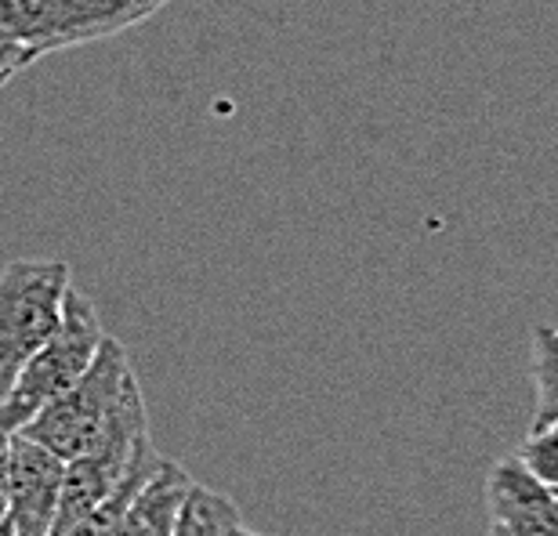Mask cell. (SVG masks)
<instances>
[{
    "label": "cell",
    "mask_w": 558,
    "mask_h": 536,
    "mask_svg": "<svg viewBox=\"0 0 558 536\" xmlns=\"http://www.w3.org/2000/svg\"><path fill=\"white\" fill-rule=\"evenodd\" d=\"M102 338L106 327L98 319L92 297H84L81 290L70 287L59 327L40 344V352L22 366L11 392L0 399V431H22L51 399H59L65 388L81 381L87 366L95 363Z\"/></svg>",
    "instance_id": "6da1fadb"
},
{
    "label": "cell",
    "mask_w": 558,
    "mask_h": 536,
    "mask_svg": "<svg viewBox=\"0 0 558 536\" xmlns=\"http://www.w3.org/2000/svg\"><path fill=\"white\" fill-rule=\"evenodd\" d=\"M131 381H135V366H131L128 349L106 333L95 363L87 366L81 381L51 399L19 435L44 446L62 464L76 461L106 435V424Z\"/></svg>",
    "instance_id": "7a4b0ae2"
},
{
    "label": "cell",
    "mask_w": 558,
    "mask_h": 536,
    "mask_svg": "<svg viewBox=\"0 0 558 536\" xmlns=\"http://www.w3.org/2000/svg\"><path fill=\"white\" fill-rule=\"evenodd\" d=\"M70 287L73 272L59 258H22L0 268V399L59 327Z\"/></svg>",
    "instance_id": "3957f363"
},
{
    "label": "cell",
    "mask_w": 558,
    "mask_h": 536,
    "mask_svg": "<svg viewBox=\"0 0 558 536\" xmlns=\"http://www.w3.org/2000/svg\"><path fill=\"white\" fill-rule=\"evenodd\" d=\"M167 0H0V26L33 62L40 54L117 37Z\"/></svg>",
    "instance_id": "277c9868"
},
{
    "label": "cell",
    "mask_w": 558,
    "mask_h": 536,
    "mask_svg": "<svg viewBox=\"0 0 558 536\" xmlns=\"http://www.w3.org/2000/svg\"><path fill=\"white\" fill-rule=\"evenodd\" d=\"M65 464L26 435H11L8 526L15 536H51Z\"/></svg>",
    "instance_id": "5b68a950"
},
{
    "label": "cell",
    "mask_w": 558,
    "mask_h": 536,
    "mask_svg": "<svg viewBox=\"0 0 558 536\" xmlns=\"http://www.w3.org/2000/svg\"><path fill=\"white\" fill-rule=\"evenodd\" d=\"M489 526L508 536H558V497L533 478L515 453L500 456L483 478Z\"/></svg>",
    "instance_id": "8992f818"
},
{
    "label": "cell",
    "mask_w": 558,
    "mask_h": 536,
    "mask_svg": "<svg viewBox=\"0 0 558 536\" xmlns=\"http://www.w3.org/2000/svg\"><path fill=\"white\" fill-rule=\"evenodd\" d=\"M189 486H193V478H189L185 467L163 456L160 467L145 478V486L128 504L117 536H171Z\"/></svg>",
    "instance_id": "52a82bcc"
},
{
    "label": "cell",
    "mask_w": 558,
    "mask_h": 536,
    "mask_svg": "<svg viewBox=\"0 0 558 536\" xmlns=\"http://www.w3.org/2000/svg\"><path fill=\"white\" fill-rule=\"evenodd\" d=\"M243 515L226 494L193 483L174 519L171 536H240Z\"/></svg>",
    "instance_id": "ba28073f"
},
{
    "label": "cell",
    "mask_w": 558,
    "mask_h": 536,
    "mask_svg": "<svg viewBox=\"0 0 558 536\" xmlns=\"http://www.w3.org/2000/svg\"><path fill=\"white\" fill-rule=\"evenodd\" d=\"M533 428L558 421V333L551 327L533 330Z\"/></svg>",
    "instance_id": "9c48e42d"
},
{
    "label": "cell",
    "mask_w": 558,
    "mask_h": 536,
    "mask_svg": "<svg viewBox=\"0 0 558 536\" xmlns=\"http://www.w3.org/2000/svg\"><path fill=\"white\" fill-rule=\"evenodd\" d=\"M515 456L541 486H548L558 497V421L544 424V428H530Z\"/></svg>",
    "instance_id": "30bf717a"
},
{
    "label": "cell",
    "mask_w": 558,
    "mask_h": 536,
    "mask_svg": "<svg viewBox=\"0 0 558 536\" xmlns=\"http://www.w3.org/2000/svg\"><path fill=\"white\" fill-rule=\"evenodd\" d=\"M160 461H163V456H160ZM156 467H160V464H156ZM156 467H149V472L131 475L128 483L120 486L117 494L109 497L106 504L95 511L92 519H87V522H81V526H76V533H73V536H117V526H120V519H124L128 504H131V500H135V494H138V489L145 486V478H149V475L156 472Z\"/></svg>",
    "instance_id": "8fae6325"
},
{
    "label": "cell",
    "mask_w": 558,
    "mask_h": 536,
    "mask_svg": "<svg viewBox=\"0 0 558 536\" xmlns=\"http://www.w3.org/2000/svg\"><path fill=\"white\" fill-rule=\"evenodd\" d=\"M26 65H33V59L8 37L4 26H0V76H15L19 70H26Z\"/></svg>",
    "instance_id": "7c38bea8"
},
{
    "label": "cell",
    "mask_w": 558,
    "mask_h": 536,
    "mask_svg": "<svg viewBox=\"0 0 558 536\" xmlns=\"http://www.w3.org/2000/svg\"><path fill=\"white\" fill-rule=\"evenodd\" d=\"M8 464H11V435L0 431V522L8 519Z\"/></svg>",
    "instance_id": "4fadbf2b"
},
{
    "label": "cell",
    "mask_w": 558,
    "mask_h": 536,
    "mask_svg": "<svg viewBox=\"0 0 558 536\" xmlns=\"http://www.w3.org/2000/svg\"><path fill=\"white\" fill-rule=\"evenodd\" d=\"M486 536H508V533L500 529V526H489V533H486Z\"/></svg>",
    "instance_id": "5bb4252c"
},
{
    "label": "cell",
    "mask_w": 558,
    "mask_h": 536,
    "mask_svg": "<svg viewBox=\"0 0 558 536\" xmlns=\"http://www.w3.org/2000/svg\"><path fill=\"white\" fill-rule=\"evenodd\" d=\"M0 536H15V533H11V526H8V522H0Z\"/></svg>",
    "instance_id": "9a60e30c"
},
{
    "label": "cell",
    "mask_w": 558,
    "mask_h": 536,
    "mask_svg": "<svg viewBox=\"0 0 558 536\" xmlns=\"http://www.w3.org/2000/svg\"><path fill=\"white\" fill-rule=\"evenodd\" d=\"M240 536H262V533H254V529H247V526H243V529H240Z\"/></svg>",
    "instance_id": "2e32d148"
},
{
    "label": "cell",
    "mask_w": 558,
    "mask_h": 536,
    "mask_svg": "<svg viewBox=\"0 0 558 536\" xmlns=\"http://www.w3.org/2000/svg\"><path fill=\"white\" fill-rule=\"evenodd\" d=\"M8 81H11V76H0V87H4V84H8Z\"/></svg>",
    "instance_id": "e0dca14e"
},
{
    "label": "cell",
    "mask_w": 558,
    "mask_h": 536,
    "mask_svg": "<svg viewBox=\"0 0 558 536\" xmlns=\"http://www.w3.org/2000/svg\"><path fill=\"white\" fill-rule=\"evenodd\" d=\"M555 333H558V330H555Z\"/></svg>",
    "instance_id": "ac0fdd59"
}]
</instances>
